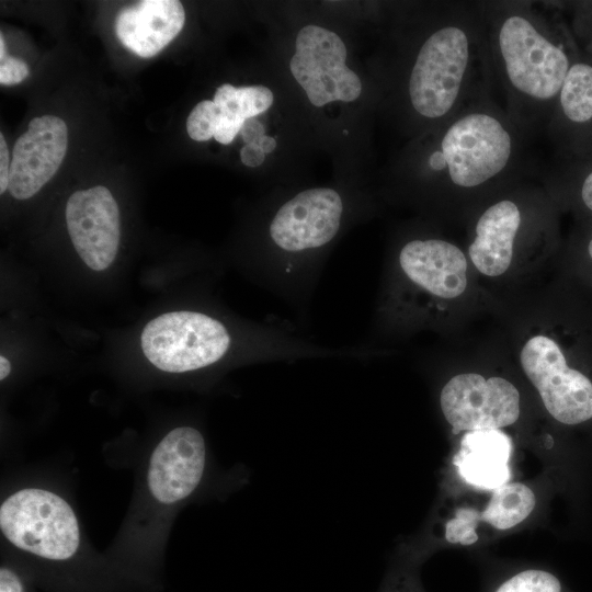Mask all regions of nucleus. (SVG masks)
Returning <instances> with one entry per match:
<instances>
[{"instance_id":"1","label":"nucleus","mask_w":592,"mask_h":592,"mask_svg":"<svg viewBox=\"0 0 592 592\" xmlns=\"http://www.w3.org/2000/svg\"><path fill=\"white\" fill-rule=\"evenodd\" d=\"M491 24L494 64L522 124L525 112L539 116L558 98L570 68L569 57L544 23L523 7L503 8Z\"/></svg>"},{"instance_id":"2","label":"nucleus","mask_w":592,"mask_h":592,"mask_svg":"<svg viewBox=\"0 0 592 592\" xmlns=\"http://www.w3.org/2000/svg\"><path fill=\"white\" fill-rule=\"evenodd\" d=\"M480 26L473 14L458 10L422 43L408 83L411 105L420 116L449 118L467 105L487 52Z\"/></svg>"},{"instance_id":"3","label":"nucleus","mask_w":592,"mask_h":592,"mask_svg":"<svg viewBox=\"0 0 592 592\" xmlns=\"http://www.w3.org/2000/svg\"><path fill=\"white\" fill-rule=\"evenodd\" d=\"M517 153L514 124L492 106L471 102L449 117L428 166L453 187L474 190L510 172Z\"/></svg>"},{"instance_id":"4","label":"nucleus","mask_w":592,"mask_h":592,"mask_svg":"<svg viewBox=\"0 0 592 592\" xmlns=\"http://www.w3.org/2000/svg\"><path fill=\"white\" fill-rule=\"evenodd\" d=\"M343 202L329 187L305 190L284 203L269 225V237L284 254L267 287L291 299H304L314 281L305 260L339 232Z\"/></svg>"},{"instance_id":"5","label":"nucleus","mask_w":592,"mask_h":592,"mask_svg":"<svg viewBox=\"0 0 592 592\" xmlns=\"http://www.w3.org/2000/svg\"><path fill=\"white\" fill-rule=\"evenodd\" d=\"M0 530L15 548L49 561H67L77 554L81 534L71 505L42 488H24L0 506Z\"/></svg>"},{"instance_id":"6","label":"nucleus","mask_w":592,"mask_h":592,"mask_svg":"<svg viewBox=\"0 0 592 592\" xmlns=\"http://www.w3.org/2000/svg\"><path fill=\"white\" fill-rule=\"evenodd\" d=\"M140 341L153 366L168 373H186L218 363L230 350L232 338L218 319L183 310L149 321Z\"/></svg>"},{"instance_id":"7","label":"nucleus","mask_w":592,"mask_h":592,"mask_svg":"<svg viewBox=\"0 0 592 592\" xmlns=\"http://www.w3.org/2000/svg\"><path fill=\"white\" fill-rule=\"evenodd\" d=\"M292 75L315 106L332 101L352 102L362 92L358 76L346 65V47L332 31L304 26L297 34Z\"/></svg>"},{"instance_id":"8","label":"nucleus","mask_w":592,"mask_h":592,"mask_svg":"<svg viewBox=\"0 0 592 592\" xmlns=\"http://www.w3.org/2000/svg\"><path fill=\"white\" fill-rule=\"evenodd\" d=\"M521 365L556 420L578 424L592 418V383L567 366L554 340L545 335L530 339L522 349Z\"/></svg>"},{"instance_id":"9","label":"nucleus","mask_w":592,"mask_h":592,"mask_svg":"<svg viewBox=\"0 0 592 592\" xmlns=\"http://www.w3.org/2000/svg\"><path fill=\"white\" fill-rule=\"evenodd\" d=\"M442 412L453 433L499 430L520 415V395L506 379L479 374H459L449 379L440 396Z\"/></svg>"},{"instance_id":"10","label":"nucleus","mask_w":592,"mask_h":592,"mask_svg":"<svg viewBox=\"0 0 592 592\" xmlns=\"http://www.w3.org/2000/svg\"><path fill=\"white\" fill-rule=\"evenodd\" d=\"M66 224L76 251L90 269L103 271L112 264L121 229L118 206L109 189L98 185L71 194Z\"/></svg>"},{"instance_id":"11","label":"nucleus","mask_w":592,"mask_h":592,"mask_svg":"<svg viewBox=\"0 0 592 592\" xmlns=\"http://www.w3.org/2000/svg\"><path fill=\"white\" fill-rule=\"evenodd\" d=\"M206 443L192 426L170 431L151 453L147 486L162 504H174L190 497L201 483L206 468Z\"/></svg>"},{"instance_id":"12","label":"nucleus","mask_w":592,"mask_h":592,"mask_svg":"<svg viewBox=\"0 0 592 592\" xmlns=\"http://www.w3.org/2000/svg\"><path fill=\"white\" fill-rule=\"evenodd\" d=\"M65 122L53 115L33 118L13 148L9 192L16 200L35 195L56 173L67 151Z\"/></svg>"},{"instance_id":"13","label":"nucleus","mask_w":592,"mask_h":592,"mask_svg":"<svg viewBox=\"0 0 592 592\" xmlns=\"http://www.w3.org/2000/svg\"><path fill=\"white\" fill-rule=\"evenodd\" d=\"M402 274L417 287L441 298H455L467 285V261L455 244L441 239H414L398 257Z\"/></svg>"},{"instance_id":"14","label":"nucleus","mask_w":592,"mask_h":592,"mask_svg":"<svg viewBox=\"0 0 592 592\" xmlns=\"http://www.w3.org/2000/svg\"><path fill=\"white\" fill-rule=\"evenodd\" d=\"M185 12L177 0H143L124 7L116 15L119 42L143 58L162 50L182 30Z\"/></svg>"},{"instance_id":"15","label":"nucleus","mask_w":592,"mask_h":592,"mask_svg":"<svg viewBox=\"0 0 592 592\" xmlns=\"http://www.w3.org/2000/svg\"><path fill=\"white\" fill-rule=\"evenodd\" d=\"M522 223L515 202L504 198L490 205L479 217L468 254L478 271L499 276L510 266L513 246Z\"/></svg>"},{"instance_id":"16","label":"nucleus","mask_w":592,"mask_h":592,"mask_svg":"<svg viewBox=\"0 0 592 592\" xmlns=\"http://www.w3.org/2000/svg\"><path fill=\"white\" fill-rule=\"evenodd\" d=\"M511 451L510 437L500 430L468 431L460 441L454 464L467 483L494 490L511 477Z\"/></svg>"},{"instance_id":"17","label":"nucleus","mask_w":592,"mask_h":592,"mask_svg":"<svg viewBox=\"0 0 592 592\" xmlns=\"http://www.w3.org/2000/svg\"><path fill=\"white\" fill-rule=\"evenodd\" d=\"M273 100L272 91L264 86L236 88L229 83L221 84L213 99L217 107L214 138L220 144H230L240 132L244 121L265 112Z\"/></svg>"},{"instance_id":"18","label":"nucleus","mask_w":592,"mask_h":592,"mask_svg":"<svg viewBox=\"0 0 592 592\" xmlns=\"http://www.w3.org/2000/svg\"><path fill=\"white\" fill-rule=\"evenodd\" d=\"M535 506L533 491L521 482H506L494 489L479 520L508 530L525 520Z\"/></svg>"},{"instance_id":"19","label":"nucleus","mask_w":592,"mask_h":592,"mask_svg":"<svg viewBox=\"0 0 592 592\" xmlns=\"http://www.w3.org/2000/svg\"><path fill=\"white\" fill-rule=\"evenodd\" d=\"M562 114L573 123L592 119V66L577 62L570 66L558 95Z\"/></svg>"},{"instance_id":"20","label":"nucleus","mask_w":592,"mask_h":592,"mask_svg":"<svg viewBox=\"0 0 592 592\" xmlns=\"http://www.w3.org/2000/svg\"><path fill=\"white\" fill-rule=\"evenodd\" d=\"M558 579L543 570H525L499 587L497 592H560Z\"/></svg>"},{"instance_id":"21","label":"nucleus","mask_w":592,"mask_h":592,"mask_svg":"<svg viewBox=\"0 0 592 592\" xmlns=\"http://www.w3.org/2000/svg\"><path fill=\"white\" fill-rule=\"evenodd\" d=\"M217 107L213 100L197 103L186 119L189 136L196 141H205L215 136Z\"/></svg>"},{"instance_id":"22","label":"nucleus","mask_w":592,"mask_h":592,"mask_svg":"<svg viewBox=\"0 0 592 592\" xmlns=\"http://www.w3.org/2000/svg\"><path fill=\"white\" fill-rule=\"evenodd\" d=\"M480 512L470 508H462L456 511L455 517L445 525V538L449 543L470 545L476 543L478 536L477 527Z\"/></svg>"},{"instance_id":"23","label":"nucleus","mask_w":592,"mask_h":592,"mask_svg":"<svg viewBox=\"0 0 592 592\" xmlns=\"http://www.w3.org/2000/svg\"><path fill=\"white\" fill-rule=\"evenodd\" d=\"M29 75V66L23 60L9 56L1 60L0 83L2 86L18 84Z\"/></svg>"},{"instance_id":"24","label":"nucleus","mask_w":592,"mask_h":592,"mask_svg":"<svg viewBox=\"0 0 592 592\" xmlns=\"http://www.w3.org/2000/svg\"><path fill=\"white\" fill-rule=\"evenodd\" d=\"M0 592H26L22 577L7 566L0 569Z\"/></svg>"},{"instance_id":"25","label":"nucleus","mask_w":592,"mask_h":592,"mask_svg":"<svg viewBox=\"0 0 592 592\" xmlns=\"http://www.w3.org/2000/svg\"><path fill=\"white\" fill-rule=\"evenodd\" d=\"M11 162L9 161V150L3 134H0V193L3 194L9 189Z\"/></svg>"},{"instance_id":"26","label":"nucleus","mask_w":592,"mask_h":592,"mask_svg":"<svg viewBox=\"0 0 592 592\" xmlns=\"http://www.w3.org/2000/svg\"><path fill=\"white\" fill-rule=\"evenodd\" d=\"M264 132L263 125L254 117L246 119L240 129L246 145L257 144L265 135Z\"/></svg>"},{"instance_id":"27","label":"nucleus","mask_w":592,"mask_h":592,"mask_svg":"<svg viewBox=\"0 0 592 592\" xmlns=\"http://www.w3.org/2000/svg\"><path fill=\"white\" fill-rule=\"evenodd\" d=\"M240 158L244 166L258 167L265 158V153L257 144L244 145L240 150Z\"/></svg>"},{"instance_id":"28","label":"nucleus","mask_w":592,"mask_h":592,"mask_svg":"<svg viewBox=\"0 0 592 592\" xmlns=\"http://www.w3.org/2000/svg\"><path fill=\"white\" fill-rule=\"evenodd\" d=\"M581 197L584 205L592 210V171L585 177L582 183Z\"/></svg>"},{"instance_id":"29","label":"nucleus","mask_w":592,"mask_h":592,"mask_svg":"<svg viewBox=\"0 0 592 592\" xmlns=\"http://www.w3.org/2000/svg\"><path fill=\"white\" fill-rule=\"evenodd\" d=\"M257 145H259V147L263 150L264 153H270L275 149L276 141L273 137L264 135L259 139Z\"/></svg>"},{"instance_id":"30","label":"nucleus","mask_w":592,"mask_h":592,"mask_svg":"<svg viewBox=\"0 0 592 592\" xmlns=\"http://www.w3.org/2000/svg\"><path fill=\"white\" fill-rule=\"evenodd\" d=\"M11 372V363L3 355L0 356V379L3 380Z\"/></svg>"},{"instance_id":"31","label":"nucleus","mask_w":592,"mask_h":592,"mask_svg":"<svg viewBox=\"0 0 592 592\" xmlns=\"http://www.w3.org/2000/svg\"><path fill=\"white\" fill-rule=\"evenodd\" d=\"M7 56V48H5V43H4V38H3V35L1 34V37H0V60H3Z\"/></svg>"},{"instance_id":"32","label":"nucleus","mask_w":592,"mask_h":592,"mask_svg":"<svg viewBox=\"0 0 592 592\" xmlns=\"http://www.w3.org/2000/svg\"><path fill=\"white\" fill-rule=\"evenodd\" d=\"M588 252H589V255L591 257L592 259V239L590 240L589 244H588Z\"/></svg>"}]
</instances>
